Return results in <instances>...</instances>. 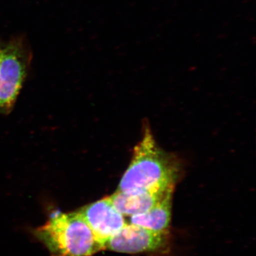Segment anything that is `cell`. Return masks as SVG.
<instances>
[{"mask_svg":"<svg viewBox=\"0 0 256 256\" xmlns=\"http://www.w3.org/2000/svg\"><path fill=\"white\" fill-rule=\"evenodd\" d=\"M174 188H169L156 204L146 213L131 216L130 224L154 232L166 230L171 220L172 198Z\"/></svg>","mask_w":256,"mask_h":256,"instance_id":"8992f818","label":"cell"},{"mask_svg":"<svg viewBox=\"0 0 256 256\" xmlns=\"http://www.w3.org/2000/svg\"><path fill=\"white\" fill-rule=\"evenodd\" d=\"M32 54L23 36L13 37L3 44L0 62V112L9 114L31 64Z\"/></svg>","mask_w":256,"mask_h":256,"instance_id":"3957f363","label":"cell"},{"mask_svg":"<svg viewBox=\"0 0 256 256\" xmlns=\"http://www.w3.org/2000/svg\"><path fill=\"white\" fill-rule=\"evenodd\" d=\"M168 236L165 232H154L140 226L127 224L105 245V249L122 254L154 252L166 246Z\"/></svg>","mask_w":256,"mask_h":256,"instance_id":"277c9868","label":"cell"},{"mask_svg":"<svg viewBox=\"0 0 256 256\" xmlns=\"http://www.w3.org/2000/svg\"><path fill=\"white\" fill-rule=\"evenodd\" d=\"M3 44L0 42V62H1L2 52Z\"/></svg>","mask_w":256,"mask_h":256,"instance_id":"ba28073f","label":"cell"},{"mask_svg":"<svg viewBox=\"0 0 256 256\" xmlns=\"http://www.w3.org/2000/svg\"><path fill=\"white\" fill-rule=\"evenodd\" d=\"M34 235L50 256H92L104 250L80 212H56Z\"/></svg>","mask_w":256,"mask_h":256,"instance_id":"7a4b0ae2","label":"cell"},{"mask_svg":"<svg viewBox=\"0 0 256 256\" xmlns=\"http://www.w3.org/2000/svg\"><path fill=\"white\" fill-rule=\"evenodd\" d=\"M166 192L162 194H156L151 192L126 193L117 191L109 196V198L114 208L121 214L131 216L146 213L150 210Z\"/></svg>","mask_w":256,"mask_h":256,"instance_id":"52a82bcc","label":"cell"},{"mask_svg":"<svg viewBox=\"0 0 256 256\" xmlns=\"http://www.w3.org/2000/svg\"><path fill=\"white\" fill-rule=\"evenodd\" d=\"M176 160L158 146L146 127L142 140L133 150L130 164L120 182L117 191L126 193H164L174 188L178 178Z\"/></svg>","mask_w":256,"mask_h":256,"instance_id":"6da1fadb","label":"cell"},{"mask_svg":"<svg viewBox=\"0 0 256 256\" xmlns=\"http://www.w3.org/2000/svg\"><path fill=\"white\" fill-rule=\"evenodd\" d=\"M78 212L104 249L108 240L128 224L109 196L82 207Z\"/></svg>","mask_w":256,"mask_h":256,"instance_id":"5b68a950","label":"cell"}]
</instances>
